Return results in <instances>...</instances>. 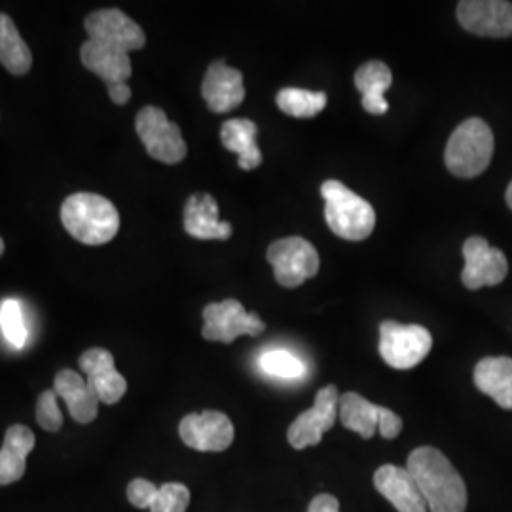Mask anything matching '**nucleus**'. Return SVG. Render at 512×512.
<instances>
[{
	"label": "nucleus",
	"mask_w": 512,
	"mask_h": 512,
	"mask_svg": "<svg viewBox=\"0 0 512 512\" xmlns=\"http://www.w3.org/2000/svg\"><path fill=\"white\" fill-rule=\"evenodd\" d=\"M410 475L414 476L421 495L431 512H465L467 486L440 450L420 446L408 456Z\"/></svg>",
	"instance_id": "nucleus-1"
},
{
	"label": "nucleus",
	"mask_w": 512,
	"mask_h": 512,
	"mask_svg": "<svg viewBox=\"0 0 512 512\" xmlns=\"http://www.w3.org/2000/svg\"><path fill=\"white\" fill-rule=\"evenodd\" d=\"M61 222L76 241L84 245H105L120 230V215L107 198L78 192L61 205Z\"/></svg>",
	"instance_id": "nucleus-2"
},
{
	"label": "nucleus",
	"mask_w": 512,
	"mask_h": 512,
	"mask_svg": "<svg viewBox=\"0 0 512 512\" xmlns=\"http://www.w3.org/2000/svg\"><path fill=\"white\" fill-rule=\"evenodd\" d=\"M494 156V133L480 118H469L454 129L444 162L452 175L461 179H475L482 175Z\"/></svg>",
	"instance_id": "nucleus-3"
},
{
	"label": "nucleus",
	"mask_w": 512,
	"mask_h": 512,
	"mask_svg": "<svg viewBox=\"0 0 512 512\" xmlns=\"http://www.w3.org/2000/svg\"><path fill=\"white\" fill-rule=\"evenodd\" d=\"M325 198V219L338 238L363 241L372 236L376 226V211L370 203L357 196L340 181H327L321 186Z\"/></svg>",
	"instance_id": "nucleus-4"
},
{
	"label": "nucleus",
	"mask_w": 512,
	"mask_h": 512,
	"mask_svg": "<svg viewBox=\"0 0 512 512\" xmlns=\"http://www.w3.org/2000/svg\"><path fill=\"white\" fill-rule=\"evenodd\" d=\"M433 348L431 332L421 325H401L384 321L380 325V355L397 370H410L429 355Z\"/></svg>",
	"instance_id": "nucleus-5"
},
{
	"label": "nucleus",
	"mask_w": 512,
	"mask_h": 512,
	"mask_svg": "<svg viewBox=\"0 0 512 512\" xmlns=\"http://www.w3.org/2000/svg\"><path fill=\"white\" fill-rule=\"evenodd\" d=\"M135 129L154 160L162 164L175 165L186 158L188 148L184 143L181 128L167 118L164 110L158 107H145L139 110L135 118Z\"/></svg>",
	"instance_id": "nucleus-6"
},
{
	"label": "nucleus",
	"mask_w": 512,
	"mask_h": 512,
	"mask_svg": "<svg viewBox=\"0 0 512 512\" xmlns=\"http://www.w3.org/2000/svg\"><path fill=\"white\" fill-rule=\"evenodd\" d=\"M268 262L274 268L275 279L281 287L294 289L319 272V255L310 241L304 238L277 239L268 249Z\"/></svg>",
	"instance_id": "nucleus-7"
},
{
	"label": "nucleus",
	"mask_w": 512,
	"mask_h": 512,
	"mask_svg": "<svg viewBox=\"0 0 512 512\" xmlns=\"http://www.w3.org/2000/svg\"><path fill=\"white\" fill-rule=\"evenodd\" d=\"M266 330L264 321L245 311L241 302L228 298L219 304H209L203 310L202 334L209 342L232 344L238 336H258Z\"/></svg>",
	"instance_id": "nucleus-8"
},
{
	"label": "nucleus",
	"mask_w": 512,
	"mask_h": 512,
	"mask_svg": "<svg viewBox=\"0 0 512 512\" xmlns=\"http://www.w3.org/2000/svg\"><path fill=\"white\" fill-rule=\"evenodd\" d=\"M338 404L340 395L336 385H327L317 391L313 406L300 414L287 431V440L294 450H306L323 440V435L336 423Z\"/></svg>",
	"instance_id": "nucleus-9"
},
{
	"label": "nucleus",
	"mask_w": 512,
	"mask_h": 512,
	"mask_svg": "<svg viewBox=\"0 0 512 512\" xmlns=\"http://www.w3.org/2000/svg\"><path fill=\"white\" fill-rule=\"evenodd\" d=\"M84 27L90 35V40L122 50L126 54L141 50L147 44L145 31L139 27V23H135L118 8H105L93 12L86 18Z\"/></svg>",
	"instance_id": "nucleus-10"
},
{
	"label": "nucleus",
	"mask_w": 512,
	"mask_h": 512,
	"mask_svg": "<svg viewBox=\"0 0 512 512\" xmlns=\"http://www.w3.org/2000/svg\"><path fill=\"white\" fill-rule=\"evenodd\" d=\"M465 268L461 281L467 289L478 291L482 287H495L509 274V262L503 251L490 247L484 238L467 239L463 243Z\"/></svg>",
	"instance_id": "nucleus-11"
},
{
	"label": "nucleus",
	"mask_w": 512,
	"mask_h": 512,
	"mask_svg": "<svg viewBox=\"0 0 512 512\" xmlns=\"http://www.w3.org/2000/svg\"><path fill=\"white\" fill-rule=\"evenodd\" d=\"M179 435L188 448L198 452H224L232 446L236 431L230 418L217 410L188 414L181 420Z\"/></svg>",
	"instance_id": "nucleus-12"
},
{
	"label": "nucleus",
	"mask_w": 512,
	"mask_h": 512,
	"mask_svg": "<svg viewBox=\"0 0 512 512\" xmlns=\"http://www.w3.org/2000/svg\"><path fill=\"white\" fill-rule=\"evenodd\" d=\"M461 27L478 37H512V2L463 0L458 4Z\"/></svg>",
	"instance_id": "nucleus-13"
},
{
	"label": "nucleus",
	"mask_w": 512,
	"mask_h": 512,
	"mask_svg": "<svg viewBox=\"0 0 512 512\" xmlns=\"http://www.w3.org/2000/svg\"><path fill=\"white\" fill-rule=\"evenodd\" d=\"M80 370L86 374V382L97 395L99 403L116 404L128 391L126 378L116 370L112 353L103 348H92L82 353Z\"/></svg>",
	"instance_id": "nucleus-14"
},
{
	"label": "nucleus",
	"mask_w": 512,
	"mask_h": 512,
	"mask_svg": "<svg viewBox=\"0 0 512 512\" xmlns=\"http://www.w3.org/2000/svg\"><path fill=\"white\" fill-rule=\"evenodd\" d=\"M202 95L209 110L217 114L238 109L245 99L243 74L224 61L211 63L203 78Z\"/></svg>",
	"instance_id": "nucleus-15"
},
{
	"label": "nucleus",
	"mask_w": 512,
	"mask_h": 512,
	"mask_svg": "<svg viewBox=\"0 0 512 512\" xmlns=\"http://www.w3.org/2000/svg\"><path fill=\"white\" fill-rule=\"evenodd\" d=\"M374 486L399 512H427L420 488L406 467L382 465L374 475Z\"/></svg>",
	"instance_id": "nucleus-16"
},
{
	"label": "nucleus",
	"mask_w": 512,
	"mask_h": 512,
	"mask_svg": "<svg viewBox=\"0 0 512 512\" xmlns=\"http://www.w3.org/2000/svg\"><path fill=\"white\" fill-rule=\"evenodd\" d=\"M184 230L190 238L230 239L232 226L219 219V203L211 194H192L184 203Z\"/></svg>",
	"instance_id": "nucleus-17"
},
{
	"label": "nucleus",
	"mask_w": 512,
	"mask_h": 512,
	"mask_svg": "<svg viewBox=\"0 0 512 512\" xmlns=\"http://www.w3.org/2000/svg\"><path fill=\"white\" fill-rule=\"evenodd\" d=\"M80 59L84 67L97 74L101 80H105L107 86L124 84L133 73L129 54L90 38L80 48Z\"/></svg>",
	"instance_id": "nucleus-18"
},
{
	"label": "nucleus",
	"mask_w": 512,
	"mask_h": 512,
	"mask_svg": "<svg viewBox=\"0 0 512 512\" xmlns=\"http://www.w3.org/2000/svg\"><path fill=\"white\" fill-rule=\"evenodd\" d=\"M54 391L71 412L74 421L92 423L99 412V399L88 382L74 370H59L54 380Z\"/></svg>",
	"instance_id": "nucleus-19"
},
{
	"label": "nucleus",
	"mask_w": 512,
	"mask_h": 512,
	"mask_svg": "<svg viewBox=\"0 0 512 512\" xmlns=\"http://www.w3.org/2000/svg\"><path fill=\"white\" fill-rule=\"evenodd\" d=\"M35 433L25 425L8 427L0 448V486L21 480L27 469V456L35 448Z\"/></svg>",
	"instance_id": "nucleus-20"
},
{
	"label": "nucleus",
	"mask_w": 512,
	"mask_h": 512,
	"mask_svg": "<svg viewBox=\"0 0 512 512\" xmlns=\"http://www.w3.org/2000/svg\"><path fill=\"white\" fill-rule=\"evenodd\" d=\"M475 384L505 410H512V359L486 357L475 366Z\"/></svg>",
	"instance_id": "nucleus-21"
},
{
	"label": "nucleus",
	"mask_w": 512,
	"mask_h": 512,
	"mask_svg": "<svg viewBox=\"0 0 512 512\" xmlns=\"http://www.w3.org/2000/svg\"><path fill=\"white\" fill-rule=\"evenodd\" d=\"M256 133L258 128L255 122L247 118H232L224 122L220 129L222 145L226 150L238 154V165L245 171L256 169L262 164V152L256 145Z\"/></svg>",
	"instance_id": "nucleus-22"
},
{
	"label": "nucleus",
	"mask_w": 512,
	"mask_h": 512,
	"mask_svg": "<svg viewBox=\"0 0 512 512\" xmlns=\"http://www.w3.org/2000/svg\"><path fill=\"white\" fill-rule=\"evenodd\" d=\"M391 84L393 74L382 61H368L355 73V88L363 95V109L376 116L389 110L385 92L391 88Z\"/></svg>",
	"instance_id": "nucleus-23"
},
{
	"label": "nucleus",
	"mask_w": 512,
	"mask_h": 512,
	"mask_svg": "<svg viewBox=\"0 0 512 512\" xmlns=\"http://www.w3.org/2000/svg\"><path fill=\"white\" fill-rule=\"evenodd\" d=\"M338 420L342 425L361 435L363 439H372L378 431V420H380V406L366 401L359 393H344L338 404Z\"/></svg>",
	"instance_id": "nucleus-24"
},
{
	"label": "nucleus",
	"mask_w": 512,
	"mask_h": 512,
	"mask_svg": "<svg viewBox=\"0 0 512 512\" xmlns=\"http://www.w3.org/2000/svg\"><path fill=\"white\" fill-rule=\"evenodd\" d=\"M0 63L8 73L27 74L33 65V54L19 35L16 23L10 16L0 14Z\"/></svg>",
	"instance_id": "nucleus-25"
},
{
	"label": "nucleus",
	"mask_w": 512,
	"mask_h": 512,
	"mask_svg": "<svg viewBox=\"0 0 512 512\" xmlns=\"http://www.w3.org/2000/svg\"><path fill=\"white\" fill-rule=\"evenodd\" d=\"M277 107L294 118H313L327 107V93L283 88L275 97Z\"/></svg>",
	"instance_id": "nucleus-26"
},
{
	"label": "nucleus",
	"mask_w": 512,
	"mask_h": 512,
	"mask_svg": "<svg viewBox=\"0 0 512 512\" xmlns=\"http://www.w3.org/2000/svg\"><path fill=\"white\" fill-rule=\"evenodd\" d=\"M0 330L4 334V338L8 340V344L12 348H25L27 338H29V330L25 323V315L23 308L18 300L8 298L0 304Z\"/></svg>",
	"instance_id": "nucleus-27"
},
{
	"label": "nucleus",
	"mask_w": 512,
	"mask_h": 512,
	"mask_svg": "<svg viewBox=\"0 0 512 512\" xmlns=\"http://www.w3.org/2000/svg\"><path fill=\"white\" fill-rule=\"evenodd\" d=\"M258 365H260L264 374L274 376V378H283V380L302 378L304 372H306V365L291 351H285V349L266 351L260 357Z\"/></svg>",
	"instance_id": "nucleus-28"
},
{
	"label": "nucleus",
	"mask_w": 512,
	"mask_h": 512,
	"mask_svg": "<svg viewBox=\"0 0 512 512\" xmlns=\"http://www.w3.org/2000/svg\"><path fill=\"white\" fill-rule=\"evenodd\" d=\"M190 505V490L181 482H167L158 488L150 512H186Z\"/></svg>",
	"instance_id": "nucleus-29"
},
{
	"label": "nucleus",
	"mask_w": 512,
	"mask_h": 512,
	"mask_svg": "<svg viewBox=\"0 0 512 512\" xmlns=\"http://www.w3.org/2000/svg\"><path fill=\"white\" fill-rule=\"evenodd\" d=\"M37 421L38 425L48 433H55L61 429L63 414L59 410L54 389L40 393L37 401Z\"/></svg>",
	"instance_id": "nucleus-30"
},
{
	"label": "nucleus",
	"mask_w": 512,
	"mask_h": 512,
	"mask_svg": "<svg viewBox=\"0 0 512 512\" xmlns=\"http://www.w3.org/2000/svg\"><path fill=\"white\" fill-rule=\"evenodd\" d=\"M158 495V486H154L150 480L135 478L128 486L129 503L137 509H150L154 499Z\"/></svg>",
	"instance_id": "nucleus-31"
},
{
	"label": "nucleus",
	"mask_w": 512,
	"mask_h": 512,
	"mask_svg": "<svg viewBox=\"0 0 512 512\" xmlns=\"http://www.w3.org/2000/svg\"><path fill=\"white\" fill-rule=\"evenodd\" d=\"M378 431L387 440L397 439L403 431V420L389 408L380 406V420H378Z\"/></svg>",
	"instance_id": "nucleus-32"
},
{
	"label": "nucleus",
	"mask_w": 512,
	"mask_h": 512,
	"mask_svg": "<svg viewBox=\"0 0 512 512\" xmlns=\"http://www.w3.org/2000/svg\"><path fill=\"white\" fill-rule=\"evenodd\" d=\"M308 512H340V503L334 495L319 494L313 497Z\"/></svg>",
	"instance_id": "nucleus-33"
},
{
	"label": "nucleus",
	"mask_w": 512,
	"mask_h": 512,
	"mask_svg": "<svg viewBox=\"0 0 512 512\" xmlns=\"http://www.w3.org/2000/svg\"><path fill=\"white\" fill-rule=\"evenodd\" d=\"M107 90H109L110 99H112V103L114 105H126L129 103V99H131V88H129L128 84L124 82V84H112V86H107Z\"/></svg>",
	"instance_id": "nucleus-34"
},
{
	"label": "nucleus",
	"mask_w": 512,
	"mask_h": 512,
	"mask_svg": "<svg viewBox=\"0 0 512 512\" xmlns=\"http://www.w3.org/2000/svg\"><path fill=\"white\" fill-rule=\"evenodd\" d=\"M505 198H507V203H509V207L512 209V183L509 184V188H507V194H505Z\"/></svg>",
	"instance_id": "nucleus-35"
},
{
	"label": "nucleus",
	"mask_w": 512,
	"mask_h": 512,
	"mask_svg": "<svg viewBox=\"0 0 512 512\" xmlns=\"http://www.w3.org/2000/svg\"><path fill=\"white\" fill-rule=\"evenodd\" d=\"M2 253H4V241L0 239V256H2Z\"/></svg>",
	"instance_id": "nucleus-36"
}]
</instances>
